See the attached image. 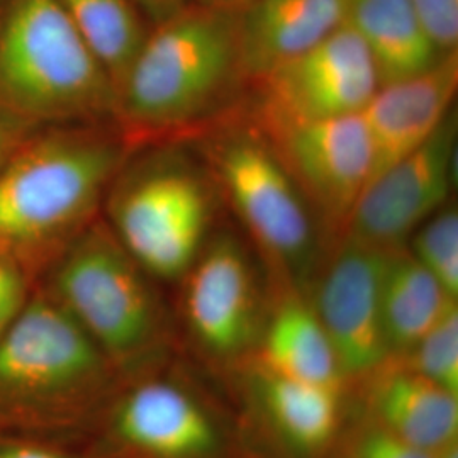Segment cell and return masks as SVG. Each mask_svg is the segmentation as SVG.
<instances>
[{"label": "cell", "mask_w": 458, "mask_h": 458, "mask_svg": "<svg viewBox=\"0 0 458 458\" xmlns=\"http://www.w3.org/2000/svg\"><path fill=\"white\" fill-rule=\"evenodd\" d=\"M0 458H96L85 446L0 437Z\"/></svg>", "instance_id": "27"}, {"label": "cell", "mask_w": 458, "mask_h": 458, "mask_svg": "<svg viewBox=\"0 0 458 458\" xmlns=\"http://www.w3.org/2000/svg\"><path fill=\"white\" fill-rule=\"evenodd\" d=\"M348 0H253L238 14V65L250 85L344 26Z\"/></svg>", "instance_id": "15"}, {"label": "cell", "mask_w": 458, "mask_h": 458, "mask_svg": "<svg viewBox=\"0 0 458 458\" xmlns=\"http://www.w3.org/2000/svg\"><path fill=\"white\" fill-rule=\"evenodd\" d=\"M250 377L263 418L282 445L301 457L323 455L335 445L344 418V391L272 376L255 367H250Z\"/></svg>", "instance_id": "18"}, {"label": "cell", "mask_w": 458, "mask_h": 458, "mask_svg": "<svg viewBox=\"0 0 458 458\" xmlns=\"http://www.w3.org/2000/svg\"><path fill=\"white\" fill-rule=\"evenodd\" d=\"M124 378L39 285L0 333V437L85 446Z\"/></svg>", "instance_id": "1"}, {"label": "cell", "mask_w": 458, "mask_h": 458, "mask_svg": "<svg viewBox=\"0 0 458 458\" xmlns=\"http://www.w3.org/2000/svg\"><path fill=\"white\" fill-rule=\"evenodd\" d=\"M428 38L440 51H458V0H411Z\"/></svg>", "instance_id": "25"}, {"label": "cell", "mask_w": 458, "mask_h": 458, "mask_svg": "<svg viewBox=\"0 0 458 458\" xmlns=\"http://www.w3.org/2000/svg\"><path fill=\"white\" fill-rule=\"evenodd\" d=\"M0 106L36 126L114 123V85L58 0L2 5Z\"/></svg>", "instance_id": "7"}, {"label": "cell", "mask_w": 458, "mask_h": 458, "mask_svg": "<svg viewBox=\"0 0 458 458\" xmlns=\"http://www.w3.org/2000/svg\"><path fill=\"white\" fill-rule=\"evenodd\" d=\"M38 128L41 126H36L11 109L0 106V168L11 160V157Z\"/></svg>", "instance_id": "28"}, {"label": "cell", "mask_w": 458, "mask_h": 458, "mask_svg": "<svg viewBox=\"0 0 458 458\" xmlns=\"http://www.w3.org/2000/svg\"><path fill=\"white\" fill-rule=\"evenodd\" d=\"M132 2L147 16L151 26H155L164 22L168 17L175 16L177 13H181L182 9L191 5L194 0H132Z\"/></svg>", "instance_id": "29"}, {"label": "cell", "mask_w": 458, "mask_h": 458, "mask_svg": "<svg viewBox=\"0 0 458 458\" xmlns=\"http://www.w3.org/2000/svg\"><path fill=\"white\" fill-rule=\"evenodd\" d=\"M344 22L369 51L378 87L420 75L446 56L428 38L411 0H348Z\"/></svg>", "instance_id": "19"}, {"label": "cell", "mask_w": 458, "mask_h": 458, "mask_svg": "<svg viewBox=\"0 0 458 458\" xmlns=\"http://www.w3.org/2000/svg\"><path fill=\"white\" fill-rule=\"evenodd\" d=\"M377 89L374 62L344 22L316 47L246 85L240 114L257 128L360 114Z\"/></svg>", "instance_id": "10"}, {"label": "cell", "mask_w": 458, "mask_h": 458, "mask_svg": "<svg viewBox=\"0 0 458 458\" xmlns=\"http://www.w3.org/2000/svg\"><path fill=\"white\" fill-rule=\"evenodd\" d=\"M344 458H435L431 452L399 438L391 431L363 420L344 442Z\"/></svg>", "instance_id": "24"}, {"label": "cell", "mask_w": 458, "mask_h": 458, "mask_svg": "<svg viewBox=\"0 0 458 458\" xmlns=\"http://www.w3.org/2000/svg\"><path fill=\"white\" fill-rule=\"evenodd\" d=\"M274 289L310 294L329 253L325 231L276 151L236 113L192 140Z\"/></svg>", "instance_id": "5"}, {"label": "cell", "mask_w": 458, "mask_h": 458, "mask_svg": "<svg viewBox=\"0 0 458 458\" xmlns=\"http://www.w3.org/2000/svg\"><path fill=\"white\" fill-rule=\"evenodd\" d=\"M33 287V280L22 268L0 255V333L22 306Z\"/></svg>", "instance_id": "26"}, {"label": "cell", "mask_w": 458, "mask_h": 458, "mask_svg": "<svg viewBox=\"0 0 458 458\" xmlns=\"http://www.w3.org/2000/svg\"><path fill=\"white\" fill-rule=\"evenodd\" d=\"M411 257L458 299V209L448 202L412 233L406 245Z\"/></svg>", "instance_id": "22"}, {"label": "cell", "mask_w": 458, "mask_h": 458, "mask_svg": "<svg viewBox=\"0 0 458 458\" xmlns=\"http://www.w3.org/2000/svg\"><path fill=\"white\" fill-rule=\"evenodd\" d=\"M194 2L200 4V5L214 7V9L228 11V13H233V14H240L253 0H194Z\"/></svg>", "instance_id": "30"}, {"label": "cell", "mask_w": 458, "mask_h": 458, "mask_svg": "<svg viewBox=\"0 0 458 458\" xmlns=\"http://www.w3.org/2000/svg\"><path fill=\"white\" fill-rule=\"evenodd\" d=\"M177 285V314L197 350L219 365L248 360L262 335L272 291L267 293L245 240L216 229Z\"/></svg>", "instance_id": "8"}, {"label": "cell", "mask_w": 458, "mask_h": 458, "mask_svg": "<svg viewBox=\"0 0 458 458\" xmlns=\"http://www.w3.org/2000/svg\"><path fill=\"white\" fill-rule=\"evenodd\" d=\"M246 361L272 376L344 393L348 389L311 297L289 287L272 291L262 335Z\"/></svg>", "instance_id": "16"}, {"label": "cell", "mask_w": 458, "mask_h": 458, "mask_svg": "<svg viewBox=\"0 0 458 458\" xmlns=\"http://www.w3.org/2000/svg\"><path fill=\"white\" fill-rule=\"evenodd\" d=\"M85 448L96 458H223L219 420L166 365L126 378Z\"/></svg>", "instance_id": "9"}, {"label": "cell", "mask_w": 458, "mask_h": 458, "mask_svg": "<svg viewBox=\"0 0 458 458\" xmlns=\"http://www.w3.org/2000/svg\"><path fill=\"white\" fill-rule=\"evenodd\" d=\"M457 301L446 294L406 248L386 253L380 306L391 360L406 357Z\"/></svg>", "instance_id": "20"}, {"label": "cell", "mask_w": 458, "mask_h": 458, "mask_svg": "<svg viewBox=\"0 0 458 458\" xmlns=\"http://www.w3.org/2000/svg\"><path fill=\"white\" fill-rule=\"evenodd\" d=\"M457 136L454 111L423 147L367 183L344 238L382 253L406 248L412 233L452 202Z\"/></svg>", "instance_id": "12"}, {"label": "cell", "mask_w": 458, "mask_h": 458, "mask_svg": "<svg viewBox=\"0 0 458 458\" xmlns=\"http://www.w3.org/2000/svg\"><path fill=\"white\" fill-rule=\"evenodd\" d=\"M457 89L458 51L420 75L377 89L360 113L372 155L370 181L425 145L455 111Z\"/></svg>", "instance_id": "14"}, {"label": "cell", "mask_w": 458, "mask_h": 458, "mask_svg": "<svg viewBox=\"0 0 458 458\" xmlns=\"http://www.w3.org/2000/svg\"><path fill=\"white\" fill-rule=\"evenodd\" d=\"M367 420L428 452L458 440V395L391 360L363 384Z\"/></svg>", "instance_id": "17"}, {"label": "cell", "mask_w": 458, "mask_h": 458, "mask_svg": "<svg viewBox=\"0 0 458 458\" xmlns=\"http://www.w3.org/2000/svg\"><path fill=\"white\" fill-rule=\"evenodd\" d=\"M384 257L342 238L329 250L310 291L346 386H361L391 361L380 306Z\"/></svg>", "instance_id": "13"}, {"label": "cell", "mask_w": 458, "mask_h": 458, "mask_svg": "<svg viewBox=\"0 0 458 458\" xmlns=\"http://www.w3.org/2000/svg\"><path fill=\"white\" fill-rule=\"evenodd\" d=\"M221 196L187 141L132 148L102 204V219L160 284H179L214 231Z\"/></svg>", "instance_id": "6"}, {"label": "cell", "mask_w": 458, "mask_h": 458, "mask_svg": "<svg viewBox=\"0 0 458 458\" xmlns=\"http://www.w3.org/2000/svg\"><path fill=\"white\" fill-rule=\"evenodd\" d=\"M85 47L114 85L130 72L151 22L132 0H58Z\"/></svg>", "instance_id": "21"}, {"label": "cell", "mask_w": 458, "mask_h": 458, "mask_svg": "<svg viewBox=\"0 0 458 458\" xmlns=\"http://www.w3.org/2000/svg\"><path fill=\"white\" fill-rule=\"evenodd\" d=\"M5 2H7V0H0V9H2V5H4Z\"/></svg>", "instance_id": "32"}, {"label": "cell", "mask_w": 458, "mask_h": 458, "mask_svg": "<svg viewBox=\"0 0 458 458\" xmlns=\"http://www.w3.org/2000/svg\"><path fill=\"white\" fill-rule=\"evenodd\" d=\"M397 361L458 395V304L445 312L410 353Z\"/></svg>", "instance_id": "23"}, {"label": "cell", "mask_w": 458, "mask_h": 458, "mask_svg": "<svg viewBox=\"0 0 458 458\" xmlns=\"http://www.w3.org/2000/svg\"><path fill=\"white\" fill-rule=\"evenodd\" d=\"M131 149L114 123L38 128L0 168V255L36 284L100 217Z\"/></svg>", "instance_id": "3"}, {"label": "cell", "mask_w": 458, "mask_h": 458, "mask_svg": "<svg viewBox=\"0 0 458 458\" xmlns=\"http://www.w3.org/2000/svg\"><path fill=\"white\" fill-rule=\"evenodd\" d=\"M34 285L82 327L124 380L164 367L170 359L177 321L162 284L132 259L102 216Z\"/></svg>", "instance_id": "4"}, {"label": "cell", "mask_w": 458, "mask_h": 458, "mask_svg": "<svg viewBox=\"0 0 458 458\" xmlns=\"http://www.w3.org/2000/svg\"><path fill=\"white\" fill-rule=\"evenodd\" d=\"M257 130L311 206L331 250L344 238L348 219L370 181L372 155L361 115Z\"/></svg>", "instance_id": "11"}, {"label": "cell", "mask_w": 458, "mask_h": 458, "mask_svg": "<svg viewBox=\"0 0 458 458\" xmlns=\"http://www.w3.org/2000/svg\"><path fill=\"white\" fill-rule=\"evenodd\" d=\"M243 98L238 14L192 2L151 26L117 89L114 124L131 148L192 141Z\"/></svg>", "instance_id": "2"}, {"label": "cell", "mask_w": 458, "mask_h": 458, "mask_svg": "<svg viewBox=\"0 0 458 458\" xmlns=\"http://www.w3.org/2000/svg\"><path fill=\"white\" fill-rule=\"evenodd\" d=\"M435 458H458V440L457 442L448 443L442 446L440 450L433 452Z\"/></svg>", "instance_id": "31"}]
</instances>
